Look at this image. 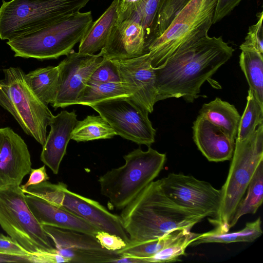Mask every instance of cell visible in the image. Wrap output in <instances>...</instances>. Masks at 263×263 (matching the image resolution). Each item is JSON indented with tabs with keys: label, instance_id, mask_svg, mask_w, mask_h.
<instances>
[{
	"label": "cell",
	"instance_id": "41",
	"mask_svg": "<svg viewBox=\"0 0 263 263\" xmlns=\"http://www.w3.org/2000/svg\"><path fill=\"white\" fill-rule=\"evenodd\" d=\"M113 262L116 263H142L141 261L136 258L131 257H120L115 260Z\"/></svg>",
	"mask_w": 263,
	"mask_h": 263
},
{
	"label": "cell",
	"instance_id": "11",
	"mask_svg": "<svg viewBox=\"0 0 263 263\" xmlns=\"http://www.w3.org/2000/svg\"><path fill=\"white\" fill-rule=\"evenodd\" d=\"M90 107L108 123L116 135L148 147L155 142L156 130L149 112L130 97L112 98Z\"/></svg>",
	"mask_w": 263,
	"mask_h": 263
},
{
	"label": "cell",
	"instance_id": "9",
	"mask_svg": "<svg viewBox=\"0 0 263 263\" xmlns=\"http://www.w3.org/2000/svg\"><path fill=\"white\" fill-rule=\"evenodd\" d=\"M20 185L0 186V226L33 255L56 252L51 239L37 220Z\"/></svg>",
	"mask_w": 263,
	"mask_h": 263
},
{
	"label": "cell",
	"instance_id": "14",
	"mask_svg": "<svg viewBox=\"0 0 263 263\" xmlns=\"http://www.w3.org/2000/svg\"><path fill=\"white\" fill-rule=\"evenodd\" d=\"M103 60L100 52L97 54L88 55L72 50L67 55L58 65V90L52 106L57 109L74 105L91 74Z\"/></svg>",
	"mask_w": 263,
	"mask_h": 263
},
{
	"label": "cell",
	"instance_id": "38",
	"mask_svg": "<svg viewBox=\"0 0 263 263\" xmlns=\"http://www.w3.org/2000/svg\"><path fill=\"white\" fill-rule=\"evenodd\" d=\"M243 0H218L213 16L215 24L229 14Z\"/></svg>",
	"mask_w": 263,
	"mask_h": 263
},
{
	"label": "cell",
	"instance_id": "12",
	"mask_svg": "<svg viewBox=\"0 0 263 263\" xmlns=\"http://www.w3.org/2000/svg\"><path fill=\"white\" fill-rule=\"evenodd\" d=\"M159 181L163 191L176 204L204 218L217 216L221 202V189L182 173H170Z\"/></svg>",
	"mask_w": 263,
	"mask_h": 263
},
{
	"label": "cell",
	"instance_id": "2",
	"mask_svg": "<svg viewBox=\"0 0 263 263\" xmlns=\"http://www.w3.org/2000/svg\"><path fill=\"white\" fill-rule=\"evenodd\" d=\"M122 210L119 216L129 245L158 239L177 229L191 230L204 218L176 204L163 191L159 179Z\"/></svg>",
	"mask_w": 263,
	"mask_h": 263
},
{
	"label": "cell",
	"instance_id": "39",
	"mask_svg": "<svg viewBox=\"0 0 263 263\" xmlns=\"http://www.w3.org/2000/svg\"><path fill=\"white\" fill-rule=\"evenodd\" d=\"M30 173V175L27 182L20 186L22 190H26L31 185L37 184L48 181L49 179L46 173L45 164L38 168L34 169L31 168Z\"/></svg>",
	"mask_w": 263,
	"mask_h": 263
},
{
	"label": "cell",
	"instance_id": "4",
	"mask_svg": "<svg viewBox=\"0 0 263 263\" xmlns=\"http://www.w3.org/2000/svg\"><path fill=\"white\" fill-rule=\"evenodd\" d=\"M123 158L122 166L108 171L98 180L101 194L118 210L126 206L158 176L166 155L149 146L146 151L134 149Z\"/></svg>",
	"mask_w": 263,
	"mask_h": 263
},
{
	"label": "cell",
	"instance_id": "7",
	"mask_svg": "<svg viewBox=\"0 0 263 263\" xmlns=\"http://www.w3.org/2000/svg\"><path fill=\"white\" fill-rule=\"evenodd\" d=\"M90 0H3L0 39L10 41L80 12Z\"/></svg>",
	"mask_w": 263,
	"mask_h": 263
},
{
	"label": "cell",
	"instance_id": "28",
	"mask_svg": "<svg viewBox=\"0 0 263 263\" xmlns=\"http://www.w3.org/2000/svg\"><path fill=\"white\" fill-rule=\"evenodd\" d=\"M116 135L108 123L100 115L87 116L78 121L73 128L71 139L77 142L110 139Z\"/></svg>",
	"mask_w": 263,
	"mask_h": 263
},
{
	"label": "cell",
	"instance_id": "18",
	"mask_svg": "<svg viewBox=\"0 0 263 263\" xmlns=\"http://www.w3.org/2000/svg\"><path fill=\"white\" fill-rule=\"evenodd\" d=\"M74 110H62L51 118L50 130L42 146L41 160L54 174H58L61 161L66 154L71 133L78 120Z\"/></svg>",
	"mask_w": 263,
	"mask_h": 263
},
{
	"label": "cell",
	"instance_id": "29",
	"mask_svg": "<svg viewBox=\"0 0 263 263\" xmlns=\"http://www.w3.org/2000/svg\"><path fill=\"white\" fill-rule=\"evenodd\" d=\"M190 231L191 230L189 229L175 230L158 239L134 245H127L124 248L117 251L116 252L121 257H134L141 260L142 258L153 256Z\"/></svg>",
	"mask_w": 263,
	"mask_h": 263
},
{
	"label": "cell",
	"instance_id": "3",
	"mask_svg": "<svg viewBox=\"0 0 263 263\" xmlns=\"http://www.w3.org/2000/svg\"><path fill=\"white\" fill-rule=\"evenodd\" d=\"M263 161V124L247 138L235 139L227 178L221 189V199L217 216L209 221L217 233L228 232L237 205L259 164Z\"/></svg>",
	"mask_w": 263,
	"mask_h": 263
},
{
	"label": "cell",
	"instance_id": "17",
	"mask_svg": "<svg viewBox=\"0 0 263 263\" xmlns=\"http://www.w3.org/2000/svg\"><path fill=\"white\" fill-rule=\"evenodd\" d=\"M100 52L103 58L113 60L129 59L145 54L143 26L130 19L117 22Z\"/></svg>",
	"mask_w": 263,
	"mask_h": 263
},
{
	"label": "cell",
	"instance_id": "26",
	"mask_svg": "<svg viewBox=\"0 0 263 263\" xmlns=\"http://www.w3.org/2000/svg\"><path fill=\"white\" fill-rule=\"evenodd\" d=\"M254 50L243 49L239 56V65L256 99L263 104V57Z\"/></svg>",
	"mask_w": 263,
	"mask_h": 263
},
{
	"label": "cell",
	"instance_id": "16",
	"mask_svg": "<svg viewBox=\"0 0 263 263\" xmlns=\"http://www.w3.org/2000/svg\"><path fill=\"white\" fill-rule=\"evenodd\" d=\"M31 164L22 138L9 127L0 128V186L20 185L30 172Z\"/></svg>",
	"mask_w": 263,
	"mask_h": 263
},
{
	"label": "cell",
	"instance_id": "34",
	"mask_svg": "<svg viewBox=\"0 0 263 263\" xmlns=\"http://www.w3.org/2000/svg\"><path fill=\"white\" fill-rule=\"evenodd\" d=\"M262 18L261 12L258 13L257 22L249 27L245 41L240 46L241 50H254L263 54Z\"/></svg>",
	"mask_w": 263,
	"mask_h": 263
},
{
	"label": "cell",
	"instance_id": "21",
	"mask_svg": "<svg viewBox=\"0 0 263 263\" xmlns=\"http://www.w3.org/2000/svg\"><path fill=\"white\" fill-rule=\"evenodd\" d=\"M120 0H113L108 8L93 22L80 42L78 52L92 55L105 46L118 19Z\"/></svg>",
	"mask_w": 263,
	"mask_h": 263
},
{
	"label": "cell",
	"instance_id": "35",
	"mask_svg": "<svg viewBox=\"0 0 263 263\" xmlns=\"http://www.w3.org/2000/svg\"><path fill=\"white\" fill-rule=\"evenodd\" d=\"M90 80L100 82H120L117 67L111 59L103 58L101 64L95 70Z\"/></svg>",
	"mask_w": 263,
	"mask_h": 263
},
{
	"label": "cell",
	"instance_id": "20",
	"mask_svg": "<svg viewBox=\"0 0 263 263\" xmlns=\"http://www.w3.org/2000/svg\"><path fill=\"white\" fill-rule=\"evenodd\" d=\"M25 199L31 211L42 225L74 230L93 235L100 231L85 220L40 197L26 194Z\"/></svg>",
	"mask_w": 263,
	"mask_h": 263
},
{
	"label": "cell",
	"instance_id": "24",
	"mask_svg": "<svg viewBox=\"0 0 263 263\" xmlns=\"http://www.w3.org/2000/svg\"><path fill=\"white\" fill-rule=\"evenodd\" d=\"M262 233L260 217L253 222L246 223L245 227L237 232L217 233L213 230L203 233H193L189 246H195L208 243H230L238 242H252Z\"/></svg>",
	"mask_w": 263,
	"mask_h": 263
},
{
	"label": "cell",
	"instance_id": "23",
	"mask_svg": "<svg viewBox=\"0 0 263 263\" xmlns=\"http://www.w3.org/2000/svg\"><path fill=\"white\" fill-rule=\"evenodd\" d=\"M26 82L37 98L46 105L55 101L58 90V66L40 68L25 74Z\"/></svg>",
	"mask_w": 263,
	"mask_h": 263
},
{
	"label": "cell",
	"instance_id": "36",
	"mask_svg": "<svg viewBox=\"0 0 263 263\" xmlns=\"http://www.w3.org/2000/svg\"><path fill=\"white\" fill-rule=\"evenodd\" d=\"M95 237L101 246L109 251H117L127 245L120 237L106 232L99 231Z\"/></svg>",
	"mask_w": 263,
	"mask_h": 263
},
{
	"label": "cell",
	"instance_id": "13",
	"mask_svg": "<svg viewBox=\"0 0 263 263\" xmlns=\"http://www.w3.org/2000/svg\"><path fill=\"white\" fill-rule=\"evenodd\" d=\"M42 226L52 241L56 252L68 262H113L120 257L116 251L103 248L95 235L50 226Z\"/></svg>",
	"mask_w": 263,
	"mask_h": 263
},
{
	"label": "cell",
	"instance_id": "27",
	"mask_svg": "<svg viewBox=\"0 0 263 263\" xmlns=\"http://www.w3.org/2000/svg\"><path fill=\"white\" fill-rule=\"evenodd\" d=\"M247 194L242 199L231 221L230 229L239 218L248 214H255L263 201V161L257 167L247 188Z\"/></svg>",
	"mask_w": 263,
	"mask_h": 263
},
{
	"label": "cell",
	"instance_id": "10",
	"mask_svg": "<svg viewBox=\"0 0 263 263\" xmlns=\"http://www.w3.org/2000/svg\"><path fill=\"white\" fill-rule=\"evenodd\" d=\"M26 194L40 197L85 220L100 231L120 237L127 245L128 236L123 229L119 215L109 212L98 201L68 190L61 182L48 181L29 186L23 190Z\"/></svg>",
	"mask_w": 263,
	"mask_h": 263
},
{
	"label": "cell",
	"instance_id": "15",
	"mask_svg": "<svg viewBox=\"0 0 263 263\" xmlns=\"http://www.w3.org/2000/svg\"><path fill=\"white\" fill-rule=\"evenodd\" d=\"M121 82L131 92L130 97L152 113L156 102L155 69L147 53L126 60H113Z\"/></svg>",
	"mask_w": 263,
	"mask_h": 263
},
{
	"label": "cell",
	"instance_id": "8",
	"mask_svg": "<svg viewBox=\"0 0 263 263\" xmlns=\"http://www.w3.org/2000/svg\"><path fill=\"white\" fill-rule=\"evenodd\" d=\"M3 72L4 77L0 80V105L12 115L27 135L43 146L53 115L30 89L22 69L11 67Z\"/></svg>",
	"mask_w": 263,
	"mask_h": 263
},
{
	"label": "cell",
	"instance_id": "22",
	"mask_svg": "<svg viewBox=\"0 0 263 263\" xmlns=\"http://www.w3.org/2000/svg\"><path fill=\"white\" fill-rule=\"evenodd\" d=\"M199 115L221 129L228 137L235 141L240 116L235 107L219 98L204 104Z\"/></svg>",
	"mask_w": 263,
	"mask_h": 263
},
{
	"label": "cell",
	"instance_id": "19",
	"mask_svg": "<svg viewBox=\"0 0 263 263\" xmlns=\"http://www.w3.org/2000/svg\"><path fill=\"white\" fill-rule=\"evenodd\" d=\"M192 129L194 141L208 161L218 162L231 159L235 141L221 129L199 115L193 122Z\"/></svg>",
	"mask_w": 263,
	"mask_h": 263
},
{
	"label": "cell",
	"instance_id": "1",
	"mask_svg": "<svg viewBox=\"0 0 263 263\" xmlns=\"http://www.w3.org/2000/svg\"><path fill=\"white\" fill-rule=\"evenodd\" d=\"M234 51L221 36L208 35L179 49L154 68L156 102L182 97L193 102L203 83L231 58Z\"/></svg>",
	"mask_w": 263,
	"mask_h": 263
},
{
	"label": "cell",
	"instance_id": "40",
	"mask_svg": "<svg viewBox=\"0 0 263 263\" xmlns=\"http://www.w3.org/2000/svg\"><path fill=\"white\" fill-rule=\"evenodd\" d=\"M0 262L37 263L35 255H17L0 253Z\"/></svg>",
	"mask_w": 263,
	"mask_h": 263
},
{
	"label": "cell",
	"instance_id": "33",
	"mask_svg": "<svg viewBox=\"0 0 263 263\" xmlns=\"http://www.w3.org/2000/svg\"><path fill=\"white\" fill-rule=\"evenodd\" d=\"M160 0H141L127 19L139 23L145 32V41L150 36Z\"/></svg>",
	"mask_w": 263,
	"mask_h": 263
},
{
	"label": "cell",
	"instance_id": "6",
	"mask_svg": "<svg viewBox=\"0 0 263 263\" xmlns=\"http://www.w3.org/2000/svg\"><path fill=\"white\" fill-rule=\"evenodd\" d=\"M93 22L91 11L79 12L7 44L15 57L57 59L71 52Z\"/></svg>",
	"mask_w": 263,
	"mask_h": 263
},
{
	"label": "cell",
	"instance_id": "32",
	"mask_svg": "<svg viewBox=\"0 0 263 263\" xmlns=\"http://www.w3.org/2000/svg\"><path fill=\"white\" fill-rule=\"evenodd\" d=\"M188 0H160L149 40L160 35Z\"/></svg>",
	"mask_w": 263,
	"mask_h": 263
},
{
	"label": "cell",
	"instance_id": "31",
	"mask_svg": "<svg viewBox=\"0 0 263 263\" xmlns=\"http://www.w3.org/2000/svg\"><path fill=\"white\" fill-rule=\"evenodd\" d=\"M193 232L190 231L172 242L152 256L141 259L142 262H171L180 260L186 255V249L190 246Z\"/></svg>",
	"mask_w": 263,
	"mask_h": 263
},
{
	"label": "cell",
	"instance_id": "5",
	"mask_svg": "<svg viewBox=\"0 0 263 263\" xmlns=\"http://www.w3.org/2000/svg\"><path fill=\"white\" fill-rule=\"evenodd\" d=\"M218 0H188L164 31L146 46L145 53L155 68L179 49L208 35Z\"/></svg>",
	"mask_w": 263,
	"mask_h": 263
},
{
	"label": "cell",
	"instance_id": "25",
	"mask_svg": "<svg viewBox=\"0 0 263 263\" xmlns=\"http://www.w3.org/2000/svg\"><path fill=\"white\" fill-rule=\"evenodd\" d=\"M131 92L122 82H100L89 80L74 105L90 106L96 103L118 97H130Z\"/></svg>",
	"mask_w": 263,
	"mask_h": 263
},
{
	"label": "cell",
	"instance_id": "37",
	"mask_svg": "<svg viewBox=\"0 0 263 263\" xmlns=\"http://www.w3.org/2000/svg\"><path fill=\"white\" fill-rule=\"evenodd\" d=\"M0 253L17 255H32L11 237L0 234Z\"/></svg>",
	"mask_w": 263,
	"mask_h": 263
},
{
	"label": "cell",
	"instance_id": "30",
	"mask_svg": "<svg viewBox=\"0 0 263 263\" xmlns=\"http://www.w3.org/2000/svg\"><path fill=\"white\" fill-rule=\"evenodd\" d=\"M245 111L240 117L236 139L242 140L252 134L260 124H263V104L249 89Z\"/></svg>",
	"mask_w": 263,
	"mask_h": 263
}]
</instances>
